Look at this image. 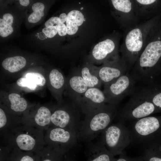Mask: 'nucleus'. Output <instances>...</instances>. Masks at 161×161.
Listing matches in <instances>:
<instances>
[{"instance_id":"nucleus-39","label":"nucleus","mask_w":161,"mask_h":161,"mask_svg":"<svg viewBox=\"0 0 161 161\" xmlns=\"http://www.w3.org/2000/svg\"><path fill=\"white\" fill-rule=\"evenodd\" d=\"M83 9V7H81L80 9H81V10H82Z\"/></svg>"},{"instance_id":"nucleus-38","label":"nucleus","mask_w":161,"mask_h":161,"mask_svg":"<svg viewBox=\"0 0 161 161\" xmlns=\"http://www.w3.org/2000/svg\"><path fill=\"white\" fill-rule=\"evenodd\" d=\"M19 1L20 4L24 6H28L30 3L29 0H20Z\"/></svg>"},{"instance_id":"nucleus-6","label":"nucleus","mask_w":161,"mask_h":161,"mask_svg":"<svg viewBox=\"0 0 161 161\" xmlns=\"http://www.w3.org/2000/svg\"><path fill=\"white\" fill-rule=\"evenodd\" d=\"M160 112L149 100L141 86L136 87L130 95L128 101L119 109L115 119L117 122L124 123L150 116Z\"/></svg>"},{"instance_id":"nucleus-15","label":"nucleus","mask_w":161,"mask_h":161,"mask_svg":"<svg viewBox=\"0 0 161 161\" xmlns=\"http://www.w3.org/2000/svg\"><path fill=\"white\" fill-rule=\"evenodd\" d=\"M53 111L46 106H40L33 115L24 114L21 117L22 124L45 131L50 126Z\"/></svg>"},{"instance_id":"nucleus-21","label":"nucleus","mask_w":161,"mask_h":161,"mask_svg":"<svg viewBox=\"0 0 161 161\" xmlns=\"http://www.w3.org/2000/svg\"><path fill=\"white\" fill-rule=\"evenodd\" d=\"M10 116L4 109L0 108V135L2 136L12 129L22 124L21 117Z\"/></svg>"},{"instance_id":"nucleus-12","label":"nucleus","mask_w":161,"mask_h":161,"mask_svg":"<svg viewBox=\"0 0 161 161\" xmlns=\"http://www.w3.org/2000/svg\"><path fill=\"white\" fill-rule=\"evenodd\" d=\"M98 68L100 78L104 86L115 81L119 77L129 72L127 66L121 57L104 63Z\"/></svg>"},{"instance_id":"nucleus-18","label":"nucleus","mask_w":161,"mask_h":161,"mask_svg":"<svg viewBox=\"0 0 161 161\" xmlns=\"http://www.w3.org/2000/svg\"><path fill=\"white\" fill-rule=\"evenodd\" d=\"M138 17L148 20L161 13V0H133Z\"/></svg>"},{"instance_id":"nucleus-19","label":"nucleus","mask_w":161,"mask_h":161,"mask_svg":"<svg viewBox=\"0 0 161 161\" xmlns=\"http://www.w3.org/2000/svg\"><path fill=\"white\" fill-rule=\"evenodd\" d=\"M0 161H36L34 153L0 145Z\"/></svg>"},{"instance_id":"nucleus-13","label":"nucleus","mask_w":161,"mask_h":161,"mask_svg":"<svg viewBox=\"0 0 161 161\" xmlns=\"http://www.w3.org/2000/svg\"><path fill=\"white\" fill-rule=\"evenodd\" d=\"M107 103L103 92L99 88H88L76 105L81 114L85 115Z\"/></svg>"},{"instance_id":"nucleus-17","label":"nucleus","mask_w":161,"mask_h":161,"mask_svg":"<svg viewBox=\"0 0 161 161\" xmlns=\"http://www.w3.org/2000/svg\"><path fill=\"white\" fill-rule=\"evenodd\" d=\"M86 161H114L116 158L99 139L93 142H86Z\"/></svg>"},{"instance_id":"nucleus-14","label":"nucleus","mask_w":161,"mask_h":161,"mask_svg":"<svg viewBox=\"0 0 161 161\" xmlns=\"http://www.w3.org/2000/svg\"><path fill=\"white\" fill-rule=\"evenodd\" d=\"M117 44L112 39L108 38L99 42L94 47L92 57L97 61L104 63L119 57Z\"/></svg>"},{"instance_id":"nucleus-24","label":"nucleus","mask_w":161,"mask_h":161,"mask_svg":"<svg viewBox=\"0 0 161 161\" xmlns=\"http://www.w3.org/2000/svg\"><path fill=\"white\" fill-rule=\"evenodd\" d=\"M49 79L51 86L57 92V96L59 98L62 91L66 85V80L61 72L56 69H53L50 71Z\"/></svg>"},{"instance_id":"nucleus-26","label":"nucleus","mask_w":161,"mask_h":161,"mask_svg":"<svg viewBox=\"0 0 161 161\" xmlns=\"http://www.w3.org/2000/svg\"><path fill=\"white\" fill-rule=\"evenodd\" d=\"M10 108L12 112L16 113L23 112L28 107L26 100L17 93H12L8 95Z\"/></svg>"},{"instance_id":"nucleus-34","label":"nucleus","mask_w":161,"mask_h":161,"mask_svg":"<svg viewBox=\"0 0 161 161\" xmlns=\"http://www.w3.org/2000/svg\"><path fill=\"white\" fill-rule=\"evenodd\" d=\"M59 22V17H52L45 22V26L46 27L51 26H58Z\"/></svg>"},{"instance_id":"nucleus-16","label":"nucleus","mask_w":161,"mask_h":161,"mask_svg":"<svg viewBox=\"0 0 161 161\" xmlns=\"http://www.w3.org/2000/svg\"><path fill=\"white\" fill-rule=\"evenodd\" d=\"M66 86L70 100L75 104L89 88L81 75L80 70H74L70 73L66 80Z\"/></svg>"},{"instance_id":"nucleus-11","label":"nucleus","mask_w":161,"mask_h":161,"mask_svg":"<svg viewBox=\"0 0 161 161\" xmlns=\"http://www.w3.org/2000/svg\"><path fill=\"white\" fill-rule=\"evenodd\" d=\"M111 2L122 27L126 30L138 24L139 18L135 12L133 0H112Z\"/></svg>"},{"instance_id":"nucleus-1","label":"nucleus","mask_w":161,"mask_h":161,"mask_svg":"<svg viewBox=\"0 0 161 161\" xmlns=\"http://www.w3.org/2000/svg\"><path fill=\"white\" fill-rule=\"evenodd\" d=\"M161 61V20L157 25L130 73L137 82L146 84L153 82Z\"/></svg>"},{"instance_id":"nucleus-31","label":"nucleus","mask_w":161,"mask_h":161,"mask_svg":"<svg viewBox=\"0 0 161 161\" xmlns=\"http://www.w3.org/2000/svg\"><path fill=\"white\" fill-rule=\"evenodd\" d=\"M28 18V21L31 23H35L39 21L41 17L44 16V11L38 10H33Z\"/></svg>"},{"instance_id":"nucleus-10","label":"nucleus","mask_w":161,"mask_h":161,"mask_svg":"<svg viewBox=\"0 0 161 161\" xmlns=\"http://www.w3.org/2000/svg\"><path fill=\"white\" fill-rule=\"evenodd\" d=\"M137 82L131 73L128 72L112 83L104 86L103 91L107 104L118 106L125 97L133 92Z\"/></svg>"},{"instance_id":"nucleus-37","label":"nucleus","mask_w":161,"mask_h":161,"mask_svg":"<svg viewBox=\"0 0 161 161\" xmlns=\"http://www.w3.org/2000/svg\"><path fill=\"white\" fill-rule=\"evenodd\" d=\"M63 161H75L71 155H65Z\"/></svg>"},{"instance_id":"nucleus-4","label":"nucleus","mask_w":161,"mask_h":161,"mask_svg":"<svg viewBox=\"0 0 161 161\" xmlns=\"http://www.w3.org/2000/svg\"><path fill=\"white\" fill-rule=\"evenodd\" d=\"M44 134L43 131L22 124L0 136V145L21 151L34 152L47 145Z\"/></svg>"},{"instance_id":"nucleus-9","label":"nucleus","mask_w":161,"mask_h":161,"mask_svg":"<svg viewBox=\"0 0 161 161\" xmlns=\"http://www.w3.org/2000/svg\"><path fill=\"white\" fill-rule=\"evenodd\" d=\"M81 114L78 108L71 100L64 104H61L53 109L50 127L74 129L78 132L82 121Z\"/></svg>"},{"instance_id":"nucleus-33","label":"nucleus","mask_w":161,"mask_h":161,"mask_svg":"<svg viewBox=\"0 0 161 161\" xmlns=\"http://www.w3.org/2000/svg\"><path fill=\"white\" fill-rule=\"evenodd\" d=\"M114 161H143L140 157L132 158L127 156L124 151L119 155L118 158L116 159Z\"/></svg>"},{"instance_id":"nucleus-29","label":"nucleus","mask_w":161,"mask_h":161,"mask_svg":"<svg viewBox=\"0 0 161 161\" xmlns=\"http://www.w3.org/2000/svg\"><path fill=\"white\" fill-rule=\"evenodd\" d=\"M26 78L30 79L40 86H43L45 84L46 79L41 74L35 72H28L25 74Z\"/></svg>"},{"instance_id":"nucleus-35","label":"nucleus","mask_w":161,"mask_h":161,"mask_svg":"<svg viewBox=\"0 0 161 161\" xmlns=\"http://www.w3.org/2000/svg\"><path fill=\"white\" fill-rule=\"evenodd\" d=\"M58 33L61 36H65L67 33L66 25L64 23L59 22L58 27Z\"/></svg>"},{"instance_id":"nucleus-20","label":"nucleus","mask_w":161,"mask_h":161,"mask_svg":"<svg viewBox=\"0 0 161 161\" xmlns=\"http://www.w3.org/2000/svg\"><path fill=\"white\" fill-rule=\"evenodd\" d=\"M80 70L82 77L89 88H100L103 84L99 76L98 67L86 65Z\"/></svg>"},{"instance_id":"nucleus-3","label":"nucleus","mask_w":161,"mask_h":161,"mask_svg":"<svg viewBox=\"0 0 161 161\" xmlns=\"http://www.w3.org/2000/svg\"><path fill=\"white\" fill-rule=\"evenodd\" d=\"M118 106L105 104L85 115L77 133L78 142L92 141L109 126L117 115Z\"/></svg>"},{"instance_id":"nucleus-40","label":"nucleus","mask_w":161,"mask_h":161,"mask_svg":"<svg viewBox=\"0 0 161 161\" xmlns=\"http://www.w3.org/2000/svg\"><path fill=\"white\" fill-rule=\"evenodd\" d=\"M85 20H86V19L84 18V21H86Z\"/></svg>"},{"instance_id":"nucleus-27","label":"nucleus","mask_w":161,"mask_h":161,"mask_svg":"<svg viewBox=\"0 0 161 161\" xmlns=\"http://www.w3.org/2000/svg\"><path fill=\"white\" fill-rule=\"evenodd\" d=\"M140 157L143 161H161V145L145 148L143 155Z\"/></svg>"},{"instance_id":"nucleus-30","label":"nucleus","mask_w":161,"mask_h":161,"mask_svg":"<svg viewBox=\"0 0 161 161\" xmlns=\"http://www.w3.org/2000/svg\"><path fill=\"white\" fill-rule=\"evenodd\" d=\"M17 85L20 87H26L31 90H34L37 84L32 80L26 78H21L17 81Z\"/></svg>"},{"instance_id":"nucleus-2","label":"nucleus","mask_w":161,"mask_h":161,"mask_svg":"<svg viewBox=\"0 0 161 161\" xmlns=\"http://www.w3.org/2000/svg\"><path fill=\"white\" fill-rule=\"evenodd\" d=\"M160 16L161 14L158 15L126 30L120 50L129 72L160 21Z\"/></svg>"},{"instance_id":"nucleus-32","label":"nucleus","mask_w":161,"mask_h":161,"mask_svg":"<svg viewBox=\"0 0 161 161\" xmlns=\"http://www.w3.org/2000/svg\"><path fill=\"white\" fill-rule=\"evenodd\" d=\"M58 27L57 26L46 27L42 29V32L48 38L54 37L58 33Z\"/></svg>"},{"instance_id":"nucleus-36","label":"nucleus","mask_w":161,"mask_h":161,"mask_svg":"<svg viewBox=\"0 0 161 161\" xmlns=\"http://www.w3.org/2000/svg\"><path fill=\"white\" fill-rule=\"evenodd\" d=\"M59 18L60 22L64 23L66 20L67 15L65 13H63L61 14Z\"/></svg>"},{"instance_id":"nucleus-28","label":"nucleus","mask_w":161,"mask_h":161,"mask_svg":"<svg viewBox=\"0 0 161 161\" xmlns=\"http://www.w3.org/2000/svg\"><path fill=\"white\" fill-rule=\"evenodd\" d=\"M13 18L10 14H4L3 18L0 19V35L5 37L11 34L13 31L12 25L13 22Z\"/></svg>"},{"instance_id":"nucleus-7","label":"nucleus","mask_w":161,"mask_h":161,"mask_svg":"<svg viewBox=\"0 0 161 161\" xmlns=\"http://www.w3.org/2000/svg\"><path fill=\"white\" fill-rule=\"evenodd\" d=\"M100 134V140L114 156L123 153L131 142L129 128L120 122L111 124Z\"/></svg>"},{"instance_id":"nucleus-23","label":"nucleus","mask_w":161,"mask_h":161,"mask_svg":"<svg viewBox=\"0 0 161 161\" xmlns=\"http://www.w3.org/2000/svg\"><path fill=\"white\" fill-rule=\"evenodd\" d=\"M84 19L83 15L80 11L74 10L70 11L67 15L66 21L67 34H75L78 30V27L83 24Z\"/></svg>"},{"instance_id":"nucleus-8","label":"nucleus","mask_w":161,"mask_h":161,"mask_svg":"<svg viewBox=\"0 0 161 161\" xmlns=\"http://www.w3.org/2000/svg\"><path fill=\"white\" fill-rule=\"evenodd\" d=\"M77 133L74 129L50 126L44 131V141L64 155H72L78 145Z\"/></svg>"},{"instance_id":"nucleus-25","label":"nucleus","mask_w":161,"mask_h":161,"mask_svg":"<svg viewBox=\"0 0 161 161\" xmlns=\"http://www.w3.org/2000/svg\"><path fill=\"white\" fill-rule=\"evenodd\" d=\"M25 59L21 56L9 57L4 59L2 63L3 68L11 73L18 71L26 65Z\"/></svg>"},{"instance_id":"nucleus-5","label":"nucleus","mask_w":161,"mask_h":161,"mask_svg":"<svg viewBox=\"0 0 161 161\" xmlns=\"http://www.w3.org/2000/svg\"><path fill=\"white\" fill-rule=\"evenodd\" d=\"M131 143L145 148L161 145V116H148L131 122Z\"/></svg>"},{"instance_id":"nucleus-22","label":"nucleus","mask_w":161,"mask_h":161,"mask_svg":"<svg viewBox=\"0 0 161 161\" xmlns=\"http://www.w3.org/2000/svg\"><path fill=\"white\" fill-rule=\"evenodd\" d=\"M36 161H63L65 155L46 145L42 149L34 152Z\"/></svg>"}]
</instances>
